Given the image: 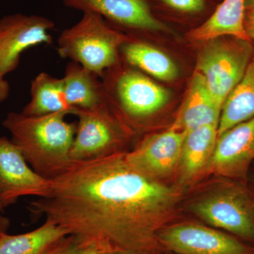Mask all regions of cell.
I'll return each instance as SVG.
<instances>
[{"label":"cell","mask_w":254,"mask_h":254,"mask_svg":"<svg viewBox=\"0 0 254 254\" xmlns=\"http://www.w3.org/2000/svg\"><path fill=\"white\" fill-rule=\"evenodd\" d=\"M66 230L50 220L41 227L18 235L0 236V254H46L50 247L66 236Z\"/></svg>","instance_id":"44dd1931"},{"label":"cell","mask_w":254,"mask_h":254,"mask_svg":"<svg viewBox=\"0 0 254 254\" xmlns=\"http://www.w3.org/2000/svg\"><path fill=\"white\" fill-rule=\"evenodd\" d=\"M31 100L22 110L29 116H42L62 111L74 114L76 108H71L66 103L63 78L42 72L31 82Z\"/></svg>","instance_id":"ffe728a7"},{"label":"cell","mask_w":254,"mask_h":254,"mask_svg":"<svg viewBox=\"0 0 254 254\" xmlns=\"http://www.w3.org/2000/svg\"><path fill=\"white\" fill-rule=\"evenodd\" d=\"M120 53L124 62L159 79L172 81L178 76V68L173 60L145 42L127 39Z\"/></svg>","instance_id":"ac0fdd59"},{"label":"cell","mask_w":254,"mask_h":254,"mask_svg":"<svg viewBox=\"0 0 254 254\" xmlns=\"http://www.w3.org/2000/svg\"><path fill=\"white\" fill-rule=\"evenodd\" d=\"M254 208V198H253Z\"/></svg>","instance_id":"4dcf8cb0"},{"label":"cell","mask_w":254,"mask_h":254,"mask_svg":"<svg viewBox=\"0 0 254 254\" xmlns=\"http://www.w3.org/2000/svg\"><path fill=\"white\" fill-rule=\"evenodd\" d=\"M126 64L127 67L116 65L102 76L105 100L128 121L141 123L167 104L170 92Z\"/></svg>","instance_id":"277c9868"},{"label":"cell","mask_w":254,"mask_h":254,"mask_svg":"<svg viewBox=\"0 0 254 254\" xmlns=\"http://www.w3.org/2000/svg\"><path fill=\"white\" fill-rule=\"evenodd\" d=\"M218 126L205 125L187 132L178 170L180 182H187L206 168L218 136Z\"/></svg>","instance_id":"2e32d148"},{"label":"cell","mask_w":254,"mask_h":254,"mask_svg":"<svg viewBox=\"0 0 254 254\" xmlns=\"http://www.w3.org/2000/svg\"><path fill=\"white\" fill-rule=\"evenodd\" d=\"M247 15V20H245L247 22L253 23L254 24V9L250 10V11H246Z\"/></svg>","instance_id":"83f0119b"},{"label":"cell","mask_w":254,"mask_h":254,"mask_svg":"<svg viewBox=\"0 0 254 254\" xmlns=\"http://www.w3.org/2000/svg\"><path fill=\"white\" fill-rule=\"evenodd\" d=\"M164 6L182 14H196L206 7L205 0H160Z\"/></svg>","instance_id":"7402d4cb"},{"label":"cell","mask_w":254,"mask_h":254,"mask_svg":"<svg viewBox=\"0 0 254 254\" xmlns=\"http://www.w3.org/2000/svg\"><path fill=\"white\" fill-rule=\"evenodd\" d=\"M127 40L100 15L85 12L76 24L62 32L58 52L102 77L106 70L118 64L120 48Z\"/></svg>","instance_id":"3957f363"},{"label":"cell","mask_w":254,"mask_h":254,"mask_svg":"<svg viewBox=\"0 0 254 254\" xmlns=\"http://www.w3.org/2000/svg\"><path fill=\"white\" fill-rule=\"evenodd\" d=\"M81 249V248H80ZM80 254H103L101 252H98V251L94 250L92 248H84L81 249V252Z\"/></svg>","instance_id":"4316f807"},{"label":"cell","mask_w":254,"mask_h":254,"mask_svg":"<svg viewBox=\"0 0 254 254\" xmlns=\"http://www.w3.org/2000/svg\"><path fill=\"white\" fill-rule=\"evenodd\" d=\"M66 7L100 15L107 22L131 31L167 30L145 0H62Z\"/></svg>","instance_id":"4fadbf2b"},{"label":"cell","mask_w":254,"mask_h":254,"mask_svg":"<svg viewBox=\"0 0 254 254\" xmlns=\"http://www.w3.org/2000/svg\"><path fill=\"white\" fill-rule=\"evenodd\" d=\"M4 209L2 208V206H1V204H0V211L2 212V213H4Z\"/></svg>","instance_id":"f546056e"},{"label":"cell","mask_w":254,"mask_h":254,"mask_svg":"<svg viewBox=\"0 0 254 254\" xmlns=\"http://www.w3.org/2000/svg\"><path fill=\"white\" fill-rule=\"evenodd\" d=\"M52 180L36 173L11 140L0 136V204H14L21 197L49 195Z\"/></svg>","instance_id":"30bf717a"},{"label":"cell","mask_w":254,"mask_h":254,"mask_svg":"<svg viewBox=\"0 0 254 254\" xmlns=\"http://www.w3.org/2000/svg\"><path fill=\"white\" fill-rule=\"evenodd\" d=\"M245 28L247 34L249 35L250 38L254 39V24L245 21Z\"/></svg>","instance_id":"484cf974"},{"label":"cell","mask_w":254,"mask_h":254,"mask_svg":"<svg viewBox=\"0 0 254 254\" xmlns=\"http://www.w3.org/2000/svg\"><path fill=\"white\" fill-rule=\"evenodd\" d=\"M55 23L38 15L14 14L0 18V78L17 68L25 50L52 44Z\"/></svg>","instance_id":"9c48e42d"},{"label":"cell","mask_w":254,"mask_h":254,"mask_svg":"<svg viewBox=\"0 0 254 254\" xmlns=\"http://www.w3.org/2000/svg\"><path fill=\"white\" fill-rule=\"evenodd\" d=\"M186 134L172 127L163 133L145 136L125 153V159L132 168L150 178H166L178 168Z\"/></svg>","instance_id":"8fae6325"},{"label":"cell","mask_w":254,"mask_h":254,"mask_svg":"<svg viewBox=\"0 0 254 254\" xmlns=\"http://www.w3.org/2000/svg\"><path fill=\"white\" fill-rule=\"evenodd\" d=\"M222 107L209 91L204 77L196 71L190 81L186 100L173 128L189 131L205 125H217Z\"/></svg>","instance_id":"5bb4252c"},{"label":"cell","mask_w":254,"mask_h":254,"mask_svg":"<svg viewBox=\"0 0 254 254\" xmlns=\"http://www.w3.org/2000/svg\"><path fill=\"white\" fill-rule=\"evenodd\" d=\"M2 213V212L0 211V236L6 233L10 226L9 219L4 216Z\"/></svg>","instance_id":"d4e9b609"},{"label":"cell","mask_w":254,"mask_h":254,"mask_svg":"<svg viewBox=\"0 0 254 254\" xmlns=\"http://www.w3.org/2000/svg\"><path fill=\"white\" fill-rule=\"evenodd\" d=\"M245 0H223L213 14L190 33L192 39L209 41L230 36L250 41L245 28Z\"/></svg>","instance_id":"9a60e30c"},{"label":"cell","mask_w":254,"mask_h":254,"mask_svg":"<svg viewBox=\"0 0 254 254\" xmlns=\"http://www.w3.org/2000/svg\"><path fill=\"white\" fill-rule=\"evenodd\" d=\"M125 155L72 163L28 210L66 230L81 249L164 254L158 233L171 218L177 192L132 168Z\"/></svg>","instance_id":"6da1fadb"},{"label":"cell","mask_w":254,"mask_h":254,"mask_svg":"<svg viewBox=\"0 0 254 254\" xmlns=\"http://www.w3.org/2000/svg\"><path fill=\"white\" fill-rule=\"evenodd\" d=\"M254 160V117L218 136L205 170L231 179H245Z\"/></svg>","instance_id":"7c38bea8"},{"label":"cell","mask_w":254,"mask_h":254,"mask_svg":"<svg viewBox=\"0 0 254 254\" xmlns=\"http://www.w3.org/2000/svg\"><path fill=\"white\" fill-rule=\"evenodd\" d=\"M70 111L29 116L11 112L3 127L11 133L28 165L41 176L53 180L63 175L72 162L70 150L76 131V124L68 123Z\"/></svg>","instance_id":"7a4b0ae2"},{"label":"cell","mask_w":254,"mask_h":254,"mask_svg":"<svg viewBox=\"0 0 254 254\" xmlns=\"http://www.w3.org/2000/svg\"><path fill=\"white\" fill-rule=\"evenodd\" d=\"M246 11L254 9V0H245Z\"/></svg>","instance_id":"f1b7e54d"},{"label":"cell","mask_w":254,"mask_h":254,"mask_svg":"<svg viewBox=\"0 0 254 254\" xmlns=\"http://www.w3.org/2000/svg\"><path fill=\"white\" fill-rule=\"evenodd\" d=\"M190 210L209 225L254 243L253 198L242 189L225 186L195 200Z\"/></svg>","instance_id":"52a82bcc"},{"label":"cell","mask_w":254,"mask_h":254,"mask_svg":"<svg viewBox=\"0 0 254 254\" xmlns=\"http://www.w3.org/2000/svg\"><path fill=\"white\" fill-rule=\"evenodd\" d=\"M10 85L5 78H0V104L9 96Z\"/></svg>","instance_id":"cb8c5ba5"},{"label":"cell","mask_w":254,"mask_h":254,"mask_svg":"<svg viewBox=\"0 0 254 254\" xmlns=\"http://www.w3.org/2000/svg\"><path fill=\"white\" fill-rule=\"evenodd\" d=\"M254 117V55L243 77L224 102L219 121L218 136L229 128Z\"/></svg>","instance_id":"d6986e66"},{"label":"cell","mask_w":254,"mask_h":254,"mask_svg":"<svg viewBox=\"0 0 254 254\" xmlns=\"http://www.w3.org/2000/svg\"><path fill=\"white\" fill-rule=\"evenodd\" d=\"M81 249L76 240L68 235L55 242L51 246L46 254H80Z\"/></svg>","instance_id":"603a6c76"},{"label":"cell","mask_w":254,"mask_h":254,"mask_svg":"<svg viewBox=\"0 0 254 254\" xmlns=\"http://www.w3.org/2000/svg\"><path fill=\"white\" fill-rule=\"evenodd\" d=\"M158 240L165 250L177 254H254V246L194 222L164 227Z\"/></svg>","instance_id":"ba28073f"},{"label":"cell","mask_w":254,"mask_h":254,"mask_svg":"<svg viewBox=\"0 0 254 254\" xmlns=\"http://www.w3.org/2000/svg\"><path fill=\"white\" fill-rule=\"evenodd\" d=\"M73 115L78 121L70 150L72 163L126 153L123 150L126 136L105 100L91 109H76Z\"/></svg>","instance_id":"8992f818"},{"label":"cell","mask_w":254,"mask_h":254,"mask_svg":"<svg viewBox=\"0 0 254 254\" xmlns=\"http://www.w3.org/2000/svg\"><path fill=\"white\" fill-rule=\"evenodd\" d=\"M99 76L71 62L63 78L66 103L71 108L91 109L104 102L103 83Z\"/></svg>","instance_id":"e0dca14e"},{"label":"cell","mask_w":254,"mask_h":254,"mask_svg":"<svg viewBox=\"0 0 254 254\" xmlns=\"http://www.w3.org/2000/svg\"><path fill=\"white\" fill-rule=\"evenodd\" d=\"M198 56L196 69L222 108L224 102L243 77L254 55L250 41L230 37L207 41Z\"/></svg>","instance_id":"5b68a950"}]
</instances>
